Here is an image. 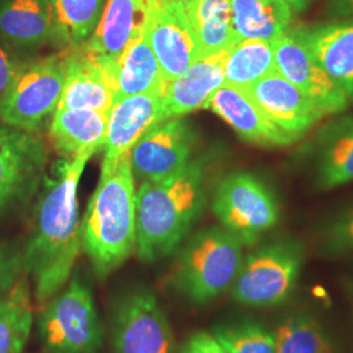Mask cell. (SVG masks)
<instances>
[{"instance_id": "obj_15", "label": "cell", "mask_w": 353, "mask_h": 353, "mask_svg": "<svg viewBox=\"0 0 353 353\" xmlns=\"http://www.w3.org/2000/svg\"><path fill=\"white\" fill-rule=\"evenodd\" d=\"M245 89L276 126L299 139L325 117L314 102L276 71Z\"/></svg>"}, {"instance_id": "obj_9", "label": "cell", "mask_w": 353, "mask_h": 353, "mask_svg": "<svg viewBox=\"0 0 353 353\" xmlns=\"http://www.w3.org/2000/svg\"><path fill=\"white\" fill-rule=\"evenodd\" d=\"M110 344L112 353H178L169 319L150 288H131L114 303Z\"/></svg>"}, {"instance_id": "obj_4", "label": "cell", "mask_w": 353, "mask_h": 353, "mask_svg": "<svg viewBox=\"0 0 353 353\" xmlns=\"http://www.w3.org/2000/svg\"><path fill=\"white\" fill-rule=\"evenodd\" d=\"M243 243L223 227L198 232L181 249L172 283L194 305L212 303L230 290L243 261Z\"/></svg>"}, {"instance_id": "obj_1", "label": "cell", "mask_w": 353, "mask_h": 353, "mask_svg": "<svg viewBox=\"0 0 353 353\" xmlns=\"http://www.w3.org/2000/svg\"><path fill=\"white\" fill-rule=\"evenodd\" d=\"M94 151L65 159L43 182L34 228L23 252L24 274L33 280L34 297L46 303L72 276L81 249L77 188Z\"/></svg>"}, {"instance_id": "obj_26", "label": "cell", "mask_w": 353, "mask_h": 353, "mask_svg": "<svg viewBox=\"0 0 353 353\" xmlns=\"http://www.w3.org/2000/svg\"><path fill=\"white\" fill-rule=\"evenodd\" d=\"M33 325L30 281L23 274L0 300V353H23Z\"/></svg>"}, {"instance_id": "obj_11", "label": "cell", "mask_w": 353, "mask_h": 353, "mask_svg": "<svg viewBox=\"0 0 353 353\" xmlns=\"http://www.w3.org/2000/svg\"><path fill=\"white\" fill-rule=\"evenodd\" d=\"M192 148L194 132L183 117L163 121L130 151L134 178L156 182L176 174L191 161Z\"/></svg>"}, {"instance_id": "obj_7", "label": "cell", "mask_w": 353, "mask_h": 353, "mask_svg": "<svg viewBox=\"0 0 353 353\" xmlns=\"http://www.w3.org/2000/svg\"><path fill=\"white\" fill-rule=\"evenodd\" d=\"M64 76V55L29 59L0 97V121L37 132L58 108Z\"/></svg>"}, {"instance_id": "obj_12", "label": "cell", "mask_w": 353, "mask_h": 353, "mask_svg": "<svg viewBox=\"0 0 353 353\" xmlns=\"http://www.w3.org/2000/svg\"><path fill=\"white\" fill-rule=\"evenodd\" d=\"M144 30L168 83L183 74L202 57L188 13L160 0H148Z\"/></svg>"}, {"instance_id": "obj_22", "label": "cell", "mask_w": 353, "mask_h": 353, "mask_svg": "<svg viewBox=\"0 0 353 353\" xmlns=\"http://www.w3.org/2000/svg\"><path fill=\"white\" fill-rule=\"evenodd\" d=\"M108 119V112L57 109L49 127L54 148L64 159H74L84 151H97L105 143Z\"/></svg>"}, {"instance_id": "obj_29", "label": "cell", "mask_w": 353, "mask_h": 353, "mask_svg": "<svg viewBox=\"0 0 353 353\" xmlns=\"http://www.w3.org/2000/svg\"><path fill=\"white\" fill-rule=\"evenodd\" d=\"M54 38L77 48L88 41L100 20L102 0H50Z\"/></svg>"}, {"instance_id": "obj_17", "label": "cell", "mask_w": 353, "mask_h": 353, "mask_svg": "<svg viewBox=\"0 0 353 353\" xmlns=\"http://www.w3.org/2000/svg\"><path fill=\"white\" fill-rule=\"evenodd\" d=\"M164 93H141L118 99L110 109L103 161H113L130 152L150 130L164 121Z\"/></svg>"}, {"instance_id": "obj_16", "label": "cell", "mask_w": 353, "mask_h": 353, "mask_svg": "<svg viewBox=\"0 0 353 353\" xmlns=\"http://www.w3.org/2000/svg\"><path fill=\"white\" fill-rule=\"evenodd\" d=\"M232 127L239 137L261 147H285L299 140L276 126L252 100L245 88L224 84L217 89L207 108Z\"/></svg>"}, {"instance_id": "obj_18", "label": "cell", "mask_w": 353, "mask_h": 353, "mask_svg": "<svg viewBox=\"0 0 353 353\" xmlns=\"http://www.w3.org/2000/svg\"><path fill=\"white\" fill-rule=\"evenodd\" d=\"M148 0H106L100 20L84 49L106 63L117 65L127 46L144 32Z\"/></svg>"}, {"instance_id": "obj_13", "label": "cell", "mask_w": 353, "mask_h": 353, "mask_svg": "<svg viewBox=\"0 0 353 353\" xmlns=\"http://www.w3.org/2000/svg\"><path fill=\"white\" fill-rule=\"evenodd\" d=\"M46 161L41 135L0 121V212L32 189Z\"/></svg>"}, {"instance_id": "obj_23", "label": "cell", "mask_w": 353, "mask_h": 353, "mask_svg": "<svg viewBox=\"0 0 353 353\" xmlns=\"http://www.w3.org/2000/svg\"><path fill=\"white\" fill-rule=\"evenodd\" d=\"M316 181L335 189L353 181V117L328 125L316 138Z\"/></svg>"}, {"instance_id": "obj_33", "label": "cell", "mask_w": 353, "mask_h": 353, "mask_svg": "<svg viewBox=\"0 0 353 353\" xmlns=\"http://www.w3.org/2000/svg\"><path fill=\"white\" fill-rule=\"evenodd\" d=\"M23 274V252L6 243H0V300Z\"/></svg>"}, {"instance_id": "obj_30", "label": "cell", "mask_w": 353, "mask_h": 353, "mask_svg": "<svg viewBox=\"0 0 353 353\" xmlns=\"http://www.w3.org/2000/svg\"><path fill=\"white\" fill-rule=\"evenodd\" d=\"M276 353H335L327 332L307 314L287 318L275 331Z\"/></svg>"}, {"instance_id": "obj_14", "label": "cell", "mask_w": 353, "mask_h": 353, "mask_svg": "<svg viewBox=\"0 0 353 353\" xmlns=\"http://www.w3.org/2000/svg\"><path fill=\"white\" fill-rule=\"evenodd\" d=\"M65 54L63 90L57 109L108 112L115 102V65L84 49Z\"/></svg>"}, {"instance_id": "obj_6", "label": "cell", "mask_w": 353, "mask_h": 353, "mask_svg": "<svg viewBox=\"0 0 353 353\" xmlns=\"http://www.w3.org/2000/svg\"><path fill=\"white\" fill-rule=\"evenodd\" d=\"M303 248L294 240L268 242L243 258L230 287L232 297L252 307L285 303L296 288L303 265Z\"/></svg>"}, {"instance_id": "obj_34", "label": "cell", "mask_w": 353, "mask_h": 353, "mask_svg": "<svg viewBox=\"0 0 353 353\" xmlns=\"http://www.w3.org/2000/svg\"><path fill=\"white\" fill-rule=\"evenodd\" d=\"M28 61L29 59L23 51L13 49L12 46L0 39V97Z\"/></svg>"}, {"instance_id": "obj_38", "label": "cell", "mask_w": 353, "mask_h": 353, "mask_svg": "<svg viewBox=\"0 0 353 353\" xmlns=\"http://www.w3.org/2000/svg\"><path fill=\"white\" fill-rule=\"evenodd\" d=\"M290 6L292 12H303L312 3L313 0H284Z\"/></svg>"}, {"instance_id": "obj_32", "label": "cell", "mask_w": 353, "mask_h": 353, "mask_svg": "<svg viewBox=\"0 0 353 353\" xmlns=\"http://www.w3.org/2000/svg\"><path fill=\"white\" fill-rule=\"evenodd\" d=\"M325 239V249L330 254L353 252V208L331 223Z\"/></svg>"}, {"instance_id": "obj_35", "label": "cell", "mask_w": 353, "mask_h": 353, "mask_svg": "<svg viewBox=\"0 0 353 353\" xmlns=\"http://www.w3.org/2000/svg\"><path fill=\"white\" fill-rule=\"evenodd\" d=\"M178 353H230L208 331H195L190 334L179 345Z\"/></svg>"}, {"instance_id": "obj_10", "label": "cell", "mask_w": 353, "mask_h": 353, "mask_svg": "<svg viewBox=\"0 0 353 353\" xmlns=\"http://www.w3.org/2000/svg\"><path fill=\"white\" fill-rule=\"evenodd\" d=\"M274 45L275 71L318 106L325 114H338L348 106L345 90L316 62L303 37V32H287Z\"/></svg>"}, {"instance_id": "obj_28", "label": "cell", "mask_w": 353, "mask_h": 353, "mask_svg": "<svg viewBox=\"0 0 353 353\" xmlns=\"http://www.w3.org/2000/svg\"><path fill=\"white\" fill-rule=\"evenodd\" d=\"M271 72H275L272 42L252 38L239 39L227 51L224 59V84L248 88Z\"/></svg>"}, {"instance_id": "obj_19", "label": "cell", "mask_w": 353, "mask_h": 353, "mask_svg": "<svg viewBox=\"0 0 353 353\" xmlns=\"http://www.w3.org/2000/svg\"><path fill=\"white\" fill-rule=\"evenodd\" d=\"M225 55L227 51L201 57L183 74L168 83L163 99L164 121L207 108L212 94L225 83Z\"/></svg>"}, {"instance_id": "obj_37", "label": "cell", "mask_w": 353, "mask_h": 353, "mask_svg": "<svg viewBox=\"0 0 353 353\" xmlns=\"http://www.w3.org/2000/svg\"><path fill=\"white\" fill-rule=\"evenodd\" d=\"M160 1H163L165 4H168V6L173 7V8H176L179 11H183V12H186L188 14H189L190 8L195 3V0H160Z\"/></svg>"}, {"instance_id": "obj_21", "label": "cell", "mask_w": 353, "mask_h": 353, "mask_svg": "<svg viewBox=\"0 0 353 353\" xmlns=\"http://www.w3.org/2000/svg\"><path fill=\"white\" fill-rule=\"evenodd\" d=\"M301 32L316 62L353 99V20Z\"/></svg>"}, {"instance_id": "obj_25", "label": "cell", "mask_w": 353, "mask_h": 353, "mask_svg": "<svg viewBox=\"0 0 353 353\" xmlns=\"http://www.w3.org/2000/svg\"><path fill=\"white\" fill-rule=\"evenodd\" d=\"M237 39L274 42L290 30L292 10L284 0H230Z\"/></svg>"}, {"instance_id": "obj_24", "label": "cell", "mask_w": 353, "mask_h": 353, "mask_svg": "<svg viewBox=\"0 0 353 353\" xmlns=\"http://www.w3.org/2000/svg\"><path fill=\"white\" fill-rule=\"evenodd\" d=\"M166 85L168 81L144 30L127 46L117 62L115 100L141 93H165Z\"/></svg>"}, {"instance_id": "obj_5", "label": "cell", "mask_w": 353, "mask_h": 353, "mask_svg": "<svg viewBox=\"0 0 353 353\" xmlns=\"http://www.w3.org/2000/svg\"><path fill=\"white\" fill-rule=\"evenodd\" d=\"M43 305L37 327L45 352L100 353L105 328L93 290L79 274Z\"/></svg>"}, {"instance_id": "obj_36", "label": "cell", "mask_w": 353, "mask_h": 353, "mask_svg": "<svg viewBox=\"0 0 353 353\" xmlns=\"http://www.w3.org/2000/svg\"><path fill=\"white\" fill-rule=\"evenodd\" d=\"M327 12L332 17L353 16V0H327Z\"/></svg>"}, {"instance_id": "obj_20", "label": "cell", "mask_w": 353, "mask_h": 353, "mask_svg": "<svg viewBox=\"0 0 353 353\" xmlns=\"http://www.w3.org/2000/svg\"><path fill=\"white\" fill-rule=\"evenodd\" d=\"M54 38L50 0H0V39L19 51Z\"/></svg>"}, {"instance_id": "obj_27", "label": "cell", "mask_w": 353, "mask_h": 353, "mask_svg": "<svg viewBox=\"0 0 353 353\" xmlns=\"http://www.w3.org/2000/svg\"><path fill=\"white\" fill-rule=\"evenodd\" d=\"M188 16L202 57L228 51L239 41L232 26L230 0H195Z\"/></svg>"}, {"instance_id": "obj_31", "label": "cell", "mask_w": 353, "mask_h": 353, "mask_svg": "<svg viewBox=\"0 0 353 353\" xmlns=\"http://www.w3.org/2000/svg\"><path fill=\"white\" fill-rule=\"evenodd\" d=\"M212 335L230 353H276L275 332L252 321L216 326Z\"/></svg>"}, {"instance_id": "obj_3", "label": "cell", "mask_w": 353, "mask_h": 353, "mask_svg": "<svg viewBox=\"0 0 353 353\" xmlns=\"http://www.w3.org/2000/svg\"><path fill=\"white\" fill-rule=\"evenodd\" d=\"M205 202L204 166L190 161L176 174L141 182L137 190V250L141 262L172 255L186 239Z\"/></svg>"}, {"instance_id": "obj_8", "label": "cell", "mask_w": 353, "mask_h": 353, "mask_svg": "<svg viewBox=\"0 0 353 353\" xmlns=\"http://www.w3.org/2000/svg\"><path fill=\"white\" fill-rule=\"evenodd\" d=\"M212 211L221 227L252 246L279 221V204L274 192L250 173H233L214 190Z\"/></svg>"}, {"instance_id": "obj_2", "label": "cell", "mask_w": 353, "mask_h": 353, "mask_svg": "<svg viewBox=\"0 0 353 353\" xmlns=\"http://www.w3.org/2000/svg\"><path fill=\"white\" fill-rule=\"evenodd\" d=\"M81 249L105 280L137 250V189L130 152L103 161L81 223Z\"/></svg>"}]
</instances>
